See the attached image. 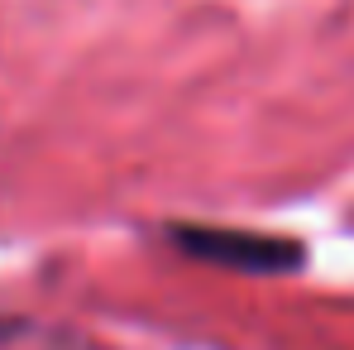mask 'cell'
<instances>
[{
	"instance_id": "cell-1",
	"label": "cell",
	"mask_w": 354,
	"mask_h": 350,
	"mask_svg": "<svg viewBox=\"0 0 354 350\" xmlns=\"http://www.w3.org/2000/svg\"><path fill=\"white\" fill-rule=\"evenodd\" d=\"M173 245L192 259L239 269V274H292L301 269L306 250L288 235H259V231H216V226H177Z\"/></svg>"
}]
</instances>
